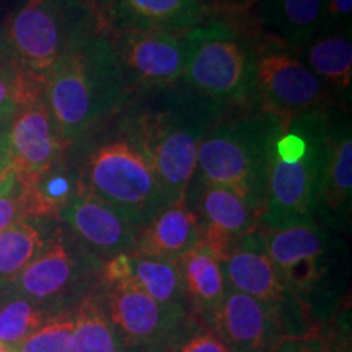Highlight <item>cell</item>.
<instances>
[{
  "mask_svg": "<svg viewBox=\"0 0 352 352\" xmlns=\"http://www.w3.org/2000/svg\"><path fill=\"white\" fill-rule=\"evenodd\" d=\"M227 108L184 85L129 96L116 126L142 151L166 204L183 202L196 171L197 148Z\"/></svg>",
  "mask_w": 352,
  "mask_h": 352,
  "instance_id": "obj_1",
  "label": "cell"
},
{
  "mask_svg": "<svg viewBox=\"0 0 352 352\" xmlns=\"http://www.w3.org/2000/svg\"><path fill=\"white\" fill-rule=\"evenodd\" d=\"M43 96L69 147L121 113L129 90L108 30L78 44L47 74Z\"/></svg>",
  "mask_w": 352,
  "mask_h": 352,
  "instance_id": "obj_2",
  "label": "cell"
},
{
  "mask_svg": "<svg viewBox=\"0 0 352 352\" xmlns=\"http://www.w3.org/2000/svg\"><path fill=\"white\" fill-rule=\"evenodd\" d=\"M329 114L314 109L280 116L271 145L266 201L258 228L315 222L329 153Z\"/></svg>",
  "mask_w": 352,
  "mask_h": 352,
  "instance_id": "obj_3",
  "label": "cell"
},
{
  "mask_svg": "<svg viewBox=\"0 0 352 352\" xmlns=\"http://www.w3.org/2000/svg\"><path fill=\"white\" fill-rule=\"evenodd\" d=\"M280 116L261 111L223 116L197 148L192 179L228 188L258 215L266 201L271 145Z\"/></svg>",
  "mask_w": 352,
  "mask_h": 352,
  "instance_id": "obj_4",
  "label": "cell"
},
{
  "mask_svg": "<svg viewBox=\"0 0 352 352\" xmlns=\"http://www.w3.org/2000/svg\"><path fill=\"white\" fill-rule=\"evenodd\" d=\"M103 30L95 0H26L0 33V46L43 83L70 51Z\"/></svg>",
  "mask_w": 352,
  "mask_h": 352,
  "instance_id": "obj_5",
  "label": "cell"
},
{
  "mask_svg": "<svg viewBox=\"0 0 352 352\" xmlns=\"http://www.w3.org/2000/svg\"><path fill=\"white\" fill-rule=\"evenodd\" d=\"M74 166L78 188L116 209L138 232L168 206L151 162L118 126L91 140Z\"/></svg>",
  "mask_w": 352,
  "mask_h": 352,
  "instance_id": "obj_6",
  "label": "cell"
},
{
  "mask_svg": "<svg viewBox=\"0 0 352 352\" xmlns=\"http://www.w3.org/2000/svg\"><path fill=\"white\" fill-rule=\"evenodd\" d=\"M101 267L103 263L57 222L41 252L2 294L26 298L50 315L74 311L98 289Z\"/></svg>",
  "mask_w": 352,
  "mask_h": 352,
  "instance_id": "obj_7",
  "label": "cell"
},
{
  "mask_svg": "<svg viewBox=\"0 0 352 352\" xmlns=\"http://www.w3.org/2000/svg\"><path fill=\"white\" fill-rule=\"evenodd\" d=\"M186 63L182 82L223 108L256 100V56L223 21L183 33Z\"/></svg>",
  "mask_w": 352,
  "mask_h": 352,
  "instance_id": "obj_8",
  "label": "cell"
},
{
  "mask_svg": "<svg viewBox=\"0 0 352 352\" xmlns=\"http://www.w3.org/2000/svg\"><path fill=\"white\" fill-rule=\"evenodd\" d=\"M222 267L228 287L277 310L287 338L315 336L311 316L284 284L259 228L236 241Z\"/></svg>",
  "mask_w": 352,
  "mask_h": 352,
  "instance_id": "obj_9",
  "label": "cell"
},
{
  "mask_svg": "<svg viewBox=\"0 0 352 352\" xmlns=\"http://www.w3.org/2000/svg\"><path fill=\"white\" fill-rule=\"evenodd\" d=\"M101 307L124 352H162L191 311L162 305L126 279H101Z\"/></svg>",
  "mask_w": 352,
  "mask_h": 352,
  "instance_id": "obj_10",
  "label": "cell"
},
{
  "mask_svg": "<svg viewBox=\"0 0 352 352\" xmlns=\"http://www.w3.org/2000/svg\"><path fill=\"white\" fill-rule=\"evenodd\" d=\"M259 230L284 284L300 300L308 315L314 316L311 308L315 300L327 292L324 285L333 256L329 232L316 222Z\"/></svg>",
  "mask_w": 352,
  "mask_h": 352,
  "instance_id": "obj_11",
  "label": "cell"
},
{
  "mask_svg": "<svg viewBox=\"0 0 352 352\" xmlns=\"http://www.w3.org/2000/svg\"><path fill=\"white\" fill-rule=\"evenodd\" d=\"M129 96L182 82L186 47L183 34L109 33Z\"/></svg>",
  "mask_w": 352,
  "mask_h": 352,
  "instance_id": "obj_12",
  "label": "cell"
},
{
  "mask_svg": "<svg viewBox=\"0 0 352 352\" xmlns=\"http://www.w3.org/2000/svg\"><path fill=\"white\" fill-rule=\"evenodd\" d=\"M327 94V83L290 52L271 50L256 56V100L264 111L290 116L321 109Z\"/></svg>",
  "mask_w": 352,
  "mask_h": 352,
  "instance_id": "obj_13",
  "label": "cell"
},
{
  "mask_svg": "<svg viewBox=\"0 0 352 352\" xmlns=\"http://www.w3.org/2000/svg\"><path fill=\"white\" fill-rule=\"evenodd\" d=\"M6 152L19 182H30L67 155L54 118L47 108L43 91L13 114L8 126Z\"/></svg>",
  "mask_w": 352,
  "mask_h": 352,
  "instance_id": "obj_14",
  "label": "cell"
},
{
  "mask_svg": "<svg viewBox=\"0 0 352 352\" xmlns=\"http://www.w3.org/2000/svg\"><path fill=\"white\" fill-rule=\"evenodd\" d=\"M184 202L201 226V243L226 261L241 236L258 228L259 215L228 188L191 179Z\"/></svg>",
  "mask_w": 352,
  "mask_h": 352,
  "instance_id": "obj_15",
  "label": "cell"
},
{
  "mask_svg": "<svg viewBox=\"0 0 352 352\" xmlns=\"http://www.w3.org/2000/svg\"><path fill=\"white\" fill-rule=\"evenodd\" d=\"M59 222L101 263L134 252L138 241L139 232L124 215L80 188L60 210Z\"/></svg>",
  "mask_w": 352,
  "mask_h": 352,
  "instance_id": "obj_16",
  "label": "cell"
},
{
  "mask_svg": "<svg viewBox=\"0 0 352 352\" xmlns=\"http://www.w3.org/2000/svg\"><path fill=\"white\" fill-rule=\"evenodd\" d=\"M208 327L228 352H272L287 338L277 310L230 287Z\"/></svg>",
  "mask_w": 352,
  "mask_h": 352,
  "instance_id": "obj_17",
  "label": "cell"
},
{
  "mask_svg": "<svg viewBox=\"0 0 352 352\" xmlns=\"http://www.w3.org/2000/svg\"><path fill=\"white\" fill-rule=\"evenodd\" d=\"M109 33L183 34L202 23L204 0H95Z\"/></svg>",
  "mask_w": 352,
  "mask_h": 352,
  "instance_id": "obj_18",
  "label": "cell"
},
{
  "mask_svg": "<svg viewBox=\"0 0 352 352\" xmlns=\"http://www.w3.org/2000/svg\"><path fill=\"white\" fill-rule=\"evenodd\" d=\"M352 204L351 121L329 120V153L320 188L315 222L327 230L346 232Z\"/></svg>",
  "mask_w": 352,
  "mask_h": 352,
  "instance_id": "obj_19",
  "label": "cell"
},
{
  "mask_svg": "<svg viewBox=\"0 0 352 352\" xmlns=\"http://www.w3.org/2000/svg\"><path fill=\"white\" fill-rule=\"evenodd\" d=\"M101 279H126L162 305L189 311L178 264L170 259L131 252L109 259Z\"/></svg>",
  "mask_w": 352,
  "mask_h": 352,
  "instance_id": "obj_20",
  "label": "cell"
},
{
  "mask_svg": "<svg viewBox=\"0 0 352 352\" xmlns=\"http://www.w3.org/2000/svg\"><path fill=\"white\" fill-rule=\"evenodd\" d=\"M327 0H258L254 19L266 36L284 46H305L321 32Z\"/></svg>",
  "mask_w": 352,
  "mask_h": 352,
  "instance_id": "obj_21",
  "label": "cell"
},
{
  "mask_svg": "<svg viewBox=\"0 0 352 352\" xmlns=\"http://www.w3.org/2000/svg\"><path fill=\"white\" fill-rule=\"evenodd\" d=\"M201 239L197 217L183 201L158 210L155 217L138 233L134 252L176 263L196 248Z\"/></svg>",
  "mask_w": 352,
  "mask_h": 352,
  "instance_id": "obj_22",
  "label": "cell"
},
{
  "mask_svg": "<svg viewBox=\"0 0 352 352\" xmlns=\"http://www.w3.org/2000/svg\"><path fill=\"white\" fill-rule=\"evenodd\" d=\"M176 264L182 274L189 311L209 324L222 305L228 289L222 261L208 246L199 243L179 258Z\"/></svg>",
  "mask_w": 352,
  "mask_h": 352,
  "instance_id": "obj_23",
  "label": "cell"
},
{
  "mask_svg": "<svg viewBox=\"0 0 352 352\" xmlns=\"http://www.w3.org/2000/svg\"><path fill=\"white\" fill-rule=\"evenodd\" d=\"M59 220L21 219L0 233V294L50 240Z\"/></svg>",
  "mask_w": 352,
  "mask_h": 352,
  "instance_id": "obj_24",
  "label": "cell"
},
{
  "mask_svg": "<svg viewBox=\"0 0 352 352\" xmlns=\"http://www.w3.org/2000/svg\"><path fill=\"white\" fill-rule=\"evenodd\" d=\"M20 183L25 188L30 219L59 220L60 210L78 191L77 170L67 155L30 182Z\"/></svg>",
  "mask_w": 352,
  "mask_h": 352,
  "instance_id": "obj_25",
  "label": "cell"
},
{
  "mask_svg": "<svg viewBox=\"0 0 352 352\" xmlns=\"http://www.w3.org/2000/svg\"><path fill=\"white\" fill-rule=\"evenodd\" d=\"M307 67L327 83L346 90L352 78L351 30H329L308 43Z\"/></svg>",
  "mask_w": 352,
  "mask_h": 352,
  "instance_id": "obj_26",
  "label": "cell"
},
{
  "mask_svg": "<svg viewBox=\"0 0 352 352\" xmlns=\"http://www.w3.org/2000/svg\"><path fill=\"white\" fill-rule=\"evenodd\" d=\"M74 316L76 324L69 352H124L96 290L78 303Z\"/></svg>",
  "mask_w": 352,
  "mask_h": 352,
  "instance_id": "obj_27",
  "label": "cell"
},
{
  "mask_svg": "<svg viewBox=\"0 0 352 352\" xmlns=\"http://www.w3.org/2000/svg\"><path fill=\"white\" fill-rule=\"evenodd\" d=\"M0 296V346L13 352L52 315L26 298Z\"/></svg>",
  "mask_w": 352,
  "mask_h": 352,
  "instance_id": "obj_28",
  "label": "cell"
},
{
  "mask_svg": "<svg viewBox=\"0 0 352 352\" xmlns=\"http://www.w3.org/2000/svg\"><path fill=\"white\" fill-rule=\"evenodd\" d=\"M43 91V83L30 76L0 46V114L13 116L19 109Z\"/></svg>",
  "mask_w": 352,
  "mask_h": 352,
  "instance_id": "obj_29",
  "label": "cell"
},
{
  "mask_svg": "<svg viewBox=\"0 0 352 352\" xmlns=\"http://www.w3.org/2000/svg\"><path fill=\"white\" fill-rule=\"evenodd\" d=\"M74 311L50 316L13 352H69L76 324Z\"/></svg>",
  "mask_w": 352,
  "mask_h": 352,
  "instance_id": "obj_30",
  "label": "cell"
},
{
  "mask_svg": "<svg viewBox=\"0 0 352 352\" xmlns=\"http://www.w3.org/2000/svg\"><path fill=\"white\" fill-rule=\"evenodd\" d=\"M162 352H228L208 324L189 314Z\"/></svg>",
  "mask_w": 352,
  "mask_h": 352,
  "instance_id": "obj_31",
  "label": "cell"
},
{
  "mask_svg": "<svg viewBox=\"0 0 352 352\" xmlns=\"http://www.w3.org/2000/svg\"><path fill=\"white\" fill-rule=\"evenodd\" d=\"M21 219H28L25 188L19 179L0 195V233Z\"/></svg>",
  "mask_w": 352,
  "mask_h": 352,
  "instance_id": "obj_32",
  "label": "cell"
},
{
  "mask_svg": "<svg viewBox=\"0 0 352 352\" xmlns=\"http://www.w3.org/2000/svg\"><path fill=\"white\" fill-rule=\"evenodd\" d=\"M272 352H341L338 351L331 341L327 338L303 336V338H285L274 347Z\"/></svg>",
  "mask_w": 352,
  "mask_h": 352,
  "instance_id": "obj_33",
  "label": "cell"
},
{
  "mask_svg": "<svg viewBox=\"0 0 352 352\" xmlns=\"http://www.w3.org/2000/svg\"><path fill=\"white\" fill-rule=\"evenodd\" d=\"M352 0H327V16L323 26L328 30L349 28Z\"/></svg>",
  "mask_w": 352,
  "mask_h": 352,
  "instance_id": "obj_34",
  "label": "cell"
},
{
  "mask_svg": "<svg viewBox=\"0 0 352 352\" xmlns=\"http://www.w3.org/2000/svg\"><path fill=\"white\" fill-rule=\"evenodd\" d=\"M16 182V173L13 170L10 158H8L6 148L0 151V195L7 191L13 183Z\"/></svg>",
  "mask_w": 352,
  "mask_h": 352,
  "instance_id": "obj_35",
  "label": "cell"
},
{
  "mask_svg": "<svg viewBox=\"0 0 352 352\" xmlns=\"http://www.w3.org/2000/svg\"><path fill=\"white\" fill-rule=\"evenodd\" d=\"M13 116H6V114H0V151L6 148V140H7V132L8 126H10Z\"/></svg>",
  "mask_w": 352,
  "mask_h": 352,
  "instance_id": "obj_36",
  "label": "cell"
},
{
  "mask_svg": "<svg viewBox=\"0 0 352 352\" xmlns=\"http://www.w3.org/2000/svg\"><path fill=\"white\" fill-rule=\"evenodd\" d=\"M219 2L223 3V6H228V7L243 8V7L254 6V3H256L258 0H219Z\"/></svg>",
  "mask_w": 352,
  "mask_h": 352,
  "instance_id": "obj_37",
  "label": "cell"
},
{
  "mask_svg": "<svg viewBox=\"0 0 352 352\" xmlns=\"http://www.w3.org/2000/svg\"><path fill=\"white\" fill-rule=\"evenodd\" d=\"M0 352H10V351L6 349V347H3V346H0Z\"/></svg>",
  "mask_w": 352,
  "mask_h": 352,
  "instance_id": "obj_38",
  "label": "cell"
},
{
  "mask_svg": "<svg viewBox=\"0 0 352 352\" xmlns=\"http://www.w3.org/2000/svg\"><path fill=\"white\" fill-rule=\"evenodd\" d=\"M0 297H2V296H0Z\"/></svg>",
  "mask_w": 352,
  "mask_h": 352,
  "instance_id": "obj_39",
  "label": "cell"
}]
</instances>
